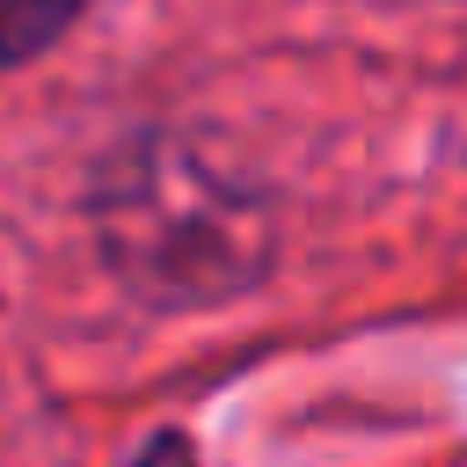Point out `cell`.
I'll return each mask as SVG.
<instances>
[{"label":"cell","mask_w":467,"mask_h":467,"mask_svg":"<svg viewBox=\"0 0 467 467\" xmlns=\"http://www.w3.org/2000/svg\"><path fill=\"white\" fill-rule=\"evenodd\" d=\"M95 226L109 263L161 306L226 299L255 285L270 255L263 204L175 139H139L124 161H109L95 190Z\"/></svg>","instance_id":"6da1fadb"}]
</instances>
